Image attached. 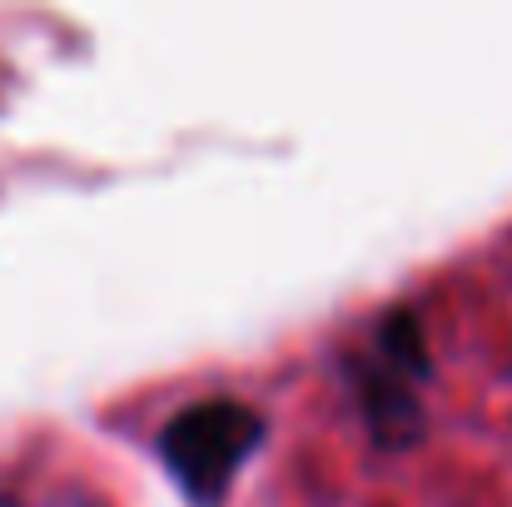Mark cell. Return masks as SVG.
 <instances>
[{
	"mask_svg": "<svg viewBox=\"0 0 512 507\" xmlns=\"http://www.w3.org/2000/svg\"><path fill=\"white\" fill-rule=\"evenodd\" d=\"M269 438V418L229 393H209L184 403L155 433V458L165 463L170 483L189 507H224L234 478L259 458Z\"/></svg>",
	"mask_w": 512,
	"mask_h": 507,
	"instance_id": "1",
	"label": "cell"
},
{
	"mask_svg": "<svg viewBox=\"0 0 512 507\" xmlns=\"http://www.w3.org/2000/svg\"><path fill=\"white\" fill-rule=\"evenodd\" d=\"M339 373L353 393V408L373 438L378 453H408L423 443L428 433V413L418 403V378L403 373L393 358H383L368 338L343 348L339 353Z\"/></svg>",
	"mask_w": 512,
	"mask_h": 507,
	"instance_id": "2",
	"label": "cell"
},
{
	"mask_svg": "<svg viewBox=\"0 0 512 507\" xmlns=\"http://www.w3.org/2000/svg\"><path fill=\"white\" fill-rule=\"evenodd\" d=\"M0 507H25V503H15V498H10V493H0Z\"/></svg>",
	"mask_w": 512,
	"mask_h": 507,
	"instance_id": "3",
	"label": "cell"
}]
</instances>
